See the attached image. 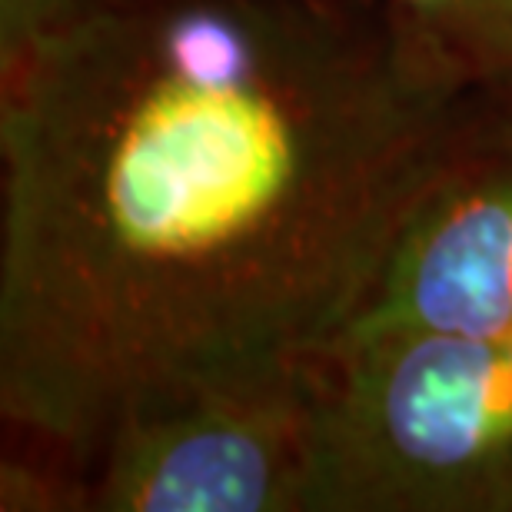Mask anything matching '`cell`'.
Returning a JSON list of instances; mask_svg holds the SVG:
<instances>
[{"instance_id":"obj_5","label":"cell","mask_w":512,"mask_h":512,"mask_svg":"<svg viewBox=\"0 0 512 512\" xmlns=\"http://www.w3.org/2000/svg\"><path fill=\"white\" fill-rule=\"evenodd\" d=\"M476 90L512 84V0H393Z\"/></svg>"},{"instance_id":"obj_1","label":"cell","mask_w":512,"mask_h":512,"mask_svg":"<svg viewBox=\"0 0 512 512\" xmlns=\"http://www.w3.org/2000/svg\"><path fill=\"white\" fill-rule=\"evenodd\" d=\"M479 124L393 0H110L0 80V413L90 473L150 406L313 360Z\"/></svg>"},{"instance_id":"obj_2","label":"cell","mask_w":512,"mask_h":512,"mask_svg":"<svg viewBox=\"0 0 512 512\" xmlns=\"http://www.w3.org/2000/svg\"><path fill=\"white\" fill-rule=\"evenodd\" d=\"M313 512H512V343L336 336L320 353Z\"/></svg>"},{"instance_id":"obj_4","label":"cell","mask_w":512,"mask_h":512,"mask_svg":"<svg viewBox=\"0 0 512 512\" xmlns=\"http://www.w3.org/2000/svg\"><path fill=\"white\" fill-rule=\"evenodd\" d=\"M370 330L512 343V147L489 137L483 120L419 200L343 333Z\"/></svg>"},{"instance_id":"obj_3","label":"cell","mask_w":512,"mask_h":512,"mask_svg":"<svg viewBox=\"0 0 512 512\" xmlns=\"http://www.w3.org/2000/svg\"><path fill=\"white\" fill-rule=\"evenodd\" d=\"M320 356L124 419L87 473L94 512H313Z\"/></svg>"},{"instance_id":"obj_7","label":"cell","mask_w":512,"mask_h":512,"mask_svg":"<svg viewBox=\"0 0 512 512\" xmlns=\"http://www.w3.org/2000/svg\"><path fill=\"white\" fill-rule=\"evenodd\" d=\"M479 120L489 137L512 147V84L499 90H479Z\"/></svg>"},{"instance_id":"obj_6","label":"cell","mask_w":512,"mask_h":512,"mask_svg":"<svg viewBox=\"0 0 512 512\" xmlns=\"http://www.w3.org/2000/svg\"><path fill=\"white\" fill-rule=\"evenodd\" d=\"M110 0H0V80H10L44 47Z\"/></svg>"}]
</instances>
